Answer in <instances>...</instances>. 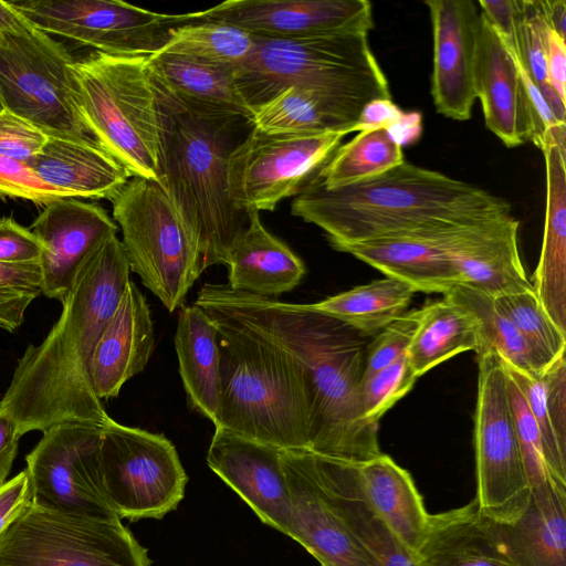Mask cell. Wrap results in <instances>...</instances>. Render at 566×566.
<instances>
[{
	"instance_id": "cell-1",
	"label": "cell",
	"mask_w": 566,
	"mask_h": 566,
	"mask_svg": "<svg viewBox=\"0 0 566 566\" xmlns=\"http://www.w3.org/2000/svg\"><path fill=\"white\" fill-rule=\"evenodd\" d=\"M217 310L289 354L301 367L310 410L308 450L361 464L381 454L378 423L361 410L368 336L310 304L205 284L195 303Z\"/></svg>"
},
{
	"instance_id": "cell-2",
	"label": "cell",
	"mask_w": 566,
	"mask_h": 566,
	"mask_svg": "<svg viewBox=\"0 0 566 566\" xmlns=\"http://www.w3.org/2000/svg\"><path fill=\"white\" fill-rule=\"evenodd\" d=\"M129 273L122 241L107 237L82 265L48 336L27 347L0 401L21 436L63 422L104 427L112 419L94 392L91 367Z\"/></svg>"
},
{
	"instance_id": "cell-3",
	"label": "cell",
	"mask_w": 566,
	"mask_h": 566,
	"mask_svg": "<svg viewBox=\"0 0 566 566\" xmlns=\"http://www.w3.org/2000/svg\"><path fill=\"white\" fill-rule=\"evenodd\" d=\"M293 216L321 228L329 244L390 233L472 224L511 212L484 189L410 163L348 186L327 189L318 176L292 202Z\"/></svg>"
},
{
	"instance_id": "cell-4",
	"label": "cell",
	"mask_w": 566,
	"mask_h": 566,
	"mask_svg": "<svg viewBox=\"0 0 566 566\" xmlns=\"http://www.w3.org/2000/svg\"><path fill=\"white\" fill-rule=\"evenodd\" d=\"M200 308L219 333L220 401L214 428L280 450L308 449L310 410L298 364L226 314Z\"/></svg>"
},
{
	"instance_id": "cell-5",
	"label": "cell",
	"mask_w": 566,
	"mask_h": 566,
	"mask_svg": "<svg viewBox=\"0 0 566 566\" xmlns=\"http://www.w3.org/2000/svg\"><path fill=\"white\" fill-rule=\"evenodd\" d=\"M77 102L97 143L132 177L163 185L168 101L147 57L93 51L75 60Z\"/></svg>"
},
{
	"instance_id": "cell-6",
	"label": "cell",
	"mask_w": 566,
	"mask_h": 566,
	"mask_svg": "<svg viewBox=\"0 0 566 566\" xmlns=\"http://www.w3.org/2000/svg\"><path fill=\"white\" fill-rule=\"evenodd\" d=\"M235 83L252 112L289 86L316 91L358 119L370 102L391 99L368 32L295 39L255 36L251 55L235 70Z\"/></svg>"
},
{
	"instance_id": "cell-7",
	"label": "cell",
	"mask_w": 566,
	"mask_h": 566,
	"mask_svg": "<svg viewBox=\"0 0 566 566\" xmlns=\"http://www.w3.org/2000/svg\"><path fill=\"white\" fill-rule=\"evenodd\" d=\"M237 120L188 113L168 101L163 186L198 238L203 270L227 264L230 247L248 224V214L234 208L228 193Z\"/></svg>"
},
{
	"instance_id": "cell-8",
	"label": "cell",
	"mask_w": 566,
	"mask_h": 566,
	"mask_svg": "<svg viewBox=\"0 0 566 566\" xmlns=\"http://www.w3.org/2000/svg\"><path fill=\"white\" fill-rule=\"evenodd\" d=\"M112 203L130 271L172 313L205 271L196 233L155 180L130 177Z\"/></svg>"
},
{
	"instance_id": "cell-9",
	"label": "cell",
	"mask_w": 566,
	"mask_h": 566,
	"mask_svg": "<svg viewBox=\"0 0 566 566\" xmlns=\"http://www.w3.org/2000/svg\"><path fill=\"white\" fill-rule=\"evenodd\" d=\"M74 62L62 43L32 24L6 34L0 40V98L6 109L46 135L101 146L77 102Z\"/></svg>"
},
{
	"instance_id": "cell-10",
	"label": "cell",
	"mask_w": 566,
	"mask_h": 566,
	"mask_svg": "<svg viewBox=\"0 0 566 566\" xmlns=\"http://www.w3.org/2000/svg\"><path fill=\"white\" fill-rule=\"evenodd\" d=\"M0 566H151L120 520L30 503L0 535Z\"/></svg>"
},
{
	"instance_id": "cell-11",
	"label": "cell",
	"mask_w": 566,
	"mask_h": 566,
	"mask_svg": "<svg viewBox=\"0 0 566 566\" xmlns=\"http://www.w3.org/2000/svg\"><path fill=\"white\" fill-rule=\"evenodd\" d=\"M478 357L473 446L479 513L497 524L514 523L526 510L531 485L525 472L506 376L494 352Z\"/></svg>"
},
{
	"instance_id": "cell-12",
	"label": "cell",
	"mask_w": 566,
	"mask_h": 566,
	"mask_svg": "<svg viewBox=\"0 0 566 566\" xmlns=\"http://www.w3.org/2000/svg\"><path fill=\"white\" fill-rule=\"evenodd\" d=\"M99 463L106 500L119 518H161L184 499L188 476L163 434L111 419L103 427Z\"/></svg>"
},
{
	"instance_id": "cell-13",
	"label": "cell",
	"mask_w": 566,
	"mask_h": 566,
	"mask_svg": "<svg viewBox=\"0 0 566 566\" xmlns=\"http://www.w3.org/2000/svg\"><path fill=\"white\" fill-rule=\"evenodd\" d=\"M345 135L269 134L251 128L228 156V193L234 208L272 211L298 196L328 163Z\"/></svg>"
},
{
	"instance_id": "cell-14",
	"label": "cell",
	"mask_w": 566,
	"mask_h": 566,
	"mask_svg": "<svg viewBox=\"0 0 566 566\" xmlns=\"http://www.w3.org/2000/svg\"><path fill=\"white\" fill-rule=\"evenodd\" d=\"M9 3L39 30L109 55L143 56L160 51L177 15L118 0H13Z\"/></svg>"
},
{
	"instance_id": "cell-15",
	"label": "cell",
	"mask_w": 566,
	"mask_h": 566,
	"mask_svg": "<svg viewBox=\"0 0 566 566\" xmlns=\"http://www.w3.org/2000/svg\"><path fill=\"white\" fill-rule=\"evenodd\" d=\"M103 427L63 422L43 431L25 457L32 503L64 513L120 520L102 484L99 446Z\"/></svg>"
},
{
	"instance_id": "cell-16",
	"label": "cell",
	"mask_w": 566,
	"mask_h": 566,
	"mask_svg": "<svg viewBox=\"0 0 566 566\" xmlns=\"http://www.w3.org/2000/svg\"><path fill=\"white\" fill-rule=\"evenodd\" d=\"M185 22H219L255 36L295 39L349 32L374 27L367 0H229L201 12L177 15Z\"/></svg>"
},
{
	"instance_id": "cell-17",
	"label": "cell",
	"mask_w": 566,
	"mask_h": 566,
	"mask_svg": "<svg viewBox=\"0 0 566 566\" xmlns=\"http://www.w3.org/2000/svg\"><path fill=\"white\" fill-rule=\"evenodd\" d=\"M433 38L431 96L437 112L471 118L476 99L475 63L481 11L472 0H429Z\"/></svg>"
},
{
	"instance_id": "cell-18",
	"label": "cell",
	"mask_w": 566,
	"mask_h": 566,
	"mask_svg": "<svg viewBox=\"0 0 566 566\" xmlns=\"http://www.w3.org/2000/svg\"><path fill=\"white\" fill-rule=\"evenodd\" d=\"M118 227L98 205L61 198L45 205L31 224L42 244V293L61 303L93 250Z\"/></svg>"
},
{
	"instance_id": "cell-19",
	"label": "cell",
	"mask_w": 566,
	"mask_h": 566,
	"mask_svg": "<svg viewBox=\"0 0 566 566\" xmlns=\"http://www.w3.org/2000/svg\"><path fill=\"white\" fill-rule=\"evenodd\" d=\"M207 463L264 524L287 535L291 500L280 449L216 427Z\"/></svg>"
},
{
	"instance_id": "cell-20",
	"label": "cell",
	"mask_w": 566,
	"mask_h": 566,
	"mask_svg": "<svg viewBox=\"0 0 566 566\" xmlns=\"http://www.w3.org/2000/svg\"><path fill=\"white\" fill-rule=\"evenodd\" d=\"M290 500L287 536L321 566H377L336 513L311 467L307 449L280 450Z\"/></svg>"
},
{
	"instance_id": "cell-21",
	"label": "cell",
	"mask_w": 566,
	"mask_h": 566,
	"mask_svg": "<svg viewBox=\"0 0 566 566\" xmlns=\"http://www.w3.org/2000/svg\"><path fill=\"white\" fill-rule=\"evenodd\" d=\"M518 227V220L505 212L448 230L443 243L460 285L492 297L533 289L520 255Z\"/></svg>"
},
{
	"instance_id": "cell-22",
	"label": "cell",
	"mask_w": 566,
	"mask_h": 566,
	"mask_svg": "<svg viewBox=\"0 0 566 566\" xmlns=\"http://www.w3.org/2000/svg\"><path fill=\"white\" fill-rule=\"evenodd\" d=\"M454 227L460 226L390 233L343 244L335 250L354 255L387 277L409 284L416 292L444 295L460 285L443 243L444 233Z\"/></svg>"
},
{
	"instance_id": "cell-23",
	"label": "cell",
	"mask_w": 566,
	"mask_h": 566,
	"mask_svg": "<svg viewBox=\"0 0 566 566\" xmlns=\"http://www.w3.org/2000/svg\"><path fill=\"white\" fill-rule=\"evenodd\" d=\"M475 92L485 126L507 147L530 140V102L516 61L481 13L475 63Z\"/></svg>"
},
{
	"instance_id": "cell-24",
	"label": "cell",
	"mask_w": 566,
	"mask_h": 566,
	"mask_svg": "<svg viewBox=\"0 0 566 566\" xmlns=\"http://www.w3.org/2000/svg\"><path fill=\"white\" fill-rule=\"evenodd\" d=\"M313 472L350 534L377 566H420L370 505L359 464L307 449Z\"/></svg>"
},
{
	"instance_id": "cell-25",
	"label": "cell",
	"mask_w": 566,
	"mask_h": 566,
	"mask_svg": "<svg viewBox=\"0 0 566 566\" xmlns=\"http://www.w3.org/2000/svg\"><path fill=\"white\" fill-rule=\"evenodd\" d=\"M154 347L149 306L130 281L94 350L91 375L97 398L117 397L123 385L144 370Z\"/></svg>"
},
{
	"instance_id": "cell-26",
	"label": "cell",
	"mask_w": 566,
	"mask_h": 566,
	"mask_svg": "<svg viewBox=\"0 0 566 566\" xmlns=\"http://www.w3.org/2000/svg\"><path fill=\"white\" fill-rule=\"evenodd\" d=\"M147 66L159 91L177 108L250 122L252 111L239 92L234 70L163 52L147 57Z\"/></svg>"
},
{
	"instance_id": "cell-27",
	"label": "cell",
	"mask_w": 566,
	"mask_h": 566,
	"mask_svg": "<svg viewBox=\"0 0 566 566\" xmlns=\"http://www.w3.org/2000/svg\"><path fill=\"white\" fill-rule=\"evenodd\" d=\"M28 165L48 185L74 198L113 200L132 177L101 146L52 135Z\"/></svg>"
},
{
	"instance_id": "cell-28",
	"label": "cell",
	"mask_w": 566,
	"mask_h": 566,
	"mask_svg": "<svg viewBox=\"0 0 566 566\" xmlns=\"http://www.w3.org/2000/svg\"><path fill=\"white\" fill-rule=\"evenodd\" d=\"M489 523L517 566H566V485H534L526 510L514 523Z\"/></svg>"
},
{
	"instance_id": "cell-29",
	"label": "cell",
	"mask_w": 566,
	"mask_h": 566,
	"mask_svg": "<svg viewBox=\"0 0 566 566\" xmlns=\"http://www.w3.org/2000/svg\"><path fill=\"white\" fill-rule=\"evenodd\" d=\"M226 265L231 290L266 298L292 291L306 272L303 261L264 228L259 211L248 212Z\"/></svg>"
},
{
	"instance_id": "cell-30",
	"label": "cell",
	"mask_w": 566,
	"mask_h": 566,
	"mask_svg": "<svg viewBox=\"0 0 566 566\" xmlns=\"http://www.w3.org/2000/svg\"><path fill=\"white\" fill-rule=\"evenodd\" d=\"M546 210L534 292L543 308L566 334V151L555 144L543 150Z\"/></svg>"
},
{
	"instance_id": "cell-31",
	"label": "cell",
	"mask_w": 566,
	"mask_h": 566,
	"mask_svg": "<svg viewBox=\"0 0 566 566\" xmlns=\"http://www.w3.org/2000/svg\"><path fill=\"white\" fill-rule=\"evenodd\" d=\"M420 566H517L504 552L474 500L430 514L428 532L418 552Z\"/></svg>"
},
{
	"instance_id": "cell-32",
	"label": "cell",
	"mask_w": 566,
	"mask_h": 566,
	"mask_svg": "<svg viewBox=\"0 0 566 566\" xmlns=\"http://www.w3.org/2000/svg\"><path fill=\"white\" fill-rule=\"evenodd\" d=\"M359 473L375 512L417 556L428 532L430 514L410 473L382 453L359 464Z\"/></svg>"
},
{
	"instance_id": "cell-33",
	"label": "cell",
	"mask_w": 566,
	"mask_h": 566,
	"mask_svg": "<svg viewBox=\"0 0 566 566\" xmlns=\"http://www.w3.org/2000/svg\"><path fill=\"white\" fill-rule=\"evenodd\" d=\"M175 348L189 403L213 423L220 401L219 333L199 306H182L177 319Z\"/></svg>"
},
{
	"instance_id": "cell-34",
	"label": "cell",
	"mask_w": 566,
	"mask_h": 566,
	"mask_svg": "<svg viewBox=\"0 0 566 566\" xmlns=\"http://www.w3.org/2000/svg\"><path fill=\"white\" fill-rule=\"evenodd\" d=\"M358 118L321 93L289 86L253 108L251 127L269 134L354 133Z\"/></svg>"
},
{
	"instance_id": "cell-35",
	"label": "cell",
	"mask_w": 566,
	"mask_h": 566,
	"mask_svg": "<svg viewBox=\"0 0 566 566\" xmlns=\"http://www.w3.org/2000/svg\"><path fill=\"white\" fill-rule=\"evenodd\" d=\"M422 307L420 325L407 350L417 378L460 353L479 352L480 327L469 308L447 295Z\"/></svg>"
},
{
	"instance_id": "cell-36",
	"label": "cell",
	"mask_w": 566,
	"mask_h": 566,
	"mask_svg": "<svg viewBox=\"0 0 566 566\" xmlns=\"http://www.w3.org/2000/svg\"><path fill=\"white\" fill-rule=\"evenodd\" d=\"M415 292L409 284L386 277L310 305L370 337L407 311Z\"/></svg>"
},
{
	"instance_id": "cell-37",
	"label": "cell",
	"mask_w": 566,
	"mask_h": 566,
	"mask_svg": "<svg viewBox=\"0 0 566 566\" xmlns=\"http://www.w3.org/2000/svg\"><path fill=\"white\" fill-rule=\"evenodd\" d=\"M444 295L464 305L475 316L481 346L476 356L494 352L506 364L532 376H539L549 364L526 343L521 333L494 305L493 297L465 285H457Z\"/></svg>"
},
{
	"instance_id": "cell-38",
	"label": "cell",
	"mask_w": 566,
	"mask_h": 566,
	"mask_svg": "<svg viewBox=\"0 0 566 566\" xmlns=\"http://www.w3.org/2000/svg\"><path fill=\"white\" fill-rule=\"evenodd\" d=\"M405 161L402 146L387 129H366L336 149L318 178L325 188L334 189L376 177Z\"/></svg>"
},
{
	"instance_id": "cell-39",
	"label": "cell",
	"mask_w": 566,
	"mask_h": 566,
	"mask_svg": "<svg viewBox=\"0 0 566 566\" xmlns=\"http://www.w3.org/2000/svg\"><path fill=\"white\" fill-rule=\"evenodd\" d=\"M255 36L238 27L219 22H185L172 27L158 52L192 57L238 70L251 55Z\"/></svg>"
},
{
	"instance_id": "cell-40",
	"label": "cell",
	"mask_w": 566,
	"mask_h": 566,
	"mask_svg": "<svg viewBox=\"0 0 566 566\" xmlns=\"http://www.w3.org/2000/svg\"><path fill=\"white\" fill-rule=\"evenodd\" d=\"M495 307L505 315L530 347L547 364L565 353L566 334L547 315L534 289L493 297Z\"/></svg>"
},
{
	"instance_id": "cell-41",
	"label": "cell",
	"mask_w": 566,
	"mask_h": 566,
	"mask_svg": "<svg viewBox=\"0 0 566 566\" xmlns=\"http://www.w3.org/2000/svg\"><path fill=\"white\" fill-rule=\"evenodd\" d=\"M42 293L40 262H0V328L15 331L30 303Z\"/></svg>"
},
{
	"instance_id": "cell-42",
	"label": "cell",
	"mask_w": 566,
	"mask_h": 566,
	"mask_svg": "<svg viewBox=\"0 0 566 566\" xmlns=\"http://www.w3.org/2000/svg\"><path fill=\"white\" fill-rule=\"evenodd\" d=\"M502 360V359H501ZM505 374L514 381L539 430L546 462L553 480L566 485V449L556 439L545 405L544 386L541 375L532 376L504 363Z\"/></svg>"
},
{
	"instance_id": "cell-43",
	"label": "cell",
	"mask_w": 566,
	"mask_h": 566,
	"mask_svg": "<svg viewBox=\"0 0 566 566\" xmlns=\"http://www.w3.org/2000/svg\"><path fill=\"white\" fill-rule=\"evenodd\" d=\"M417 379L408 364L407 354L363 379L359 399L364 417L378 423L382 415L410 391Z\"/></svg>"
},
{
	"instance_id": "cell-44",
	"label": "cell",
	"mask_w": 566,
	"mask_h": 566,
	"mask_svg": "<svg viewBox=\"0 0 566 566\" xmlns=\"http://www.w3.org/2000/svg\"><path fill=\"white\" fill-rule=\"evenodd\" d=\"M505 376L507 395L530 485L532 488L546 481H554L548 470L543 441L537 424L521 391L506 374Z\"/></svg>"
},
{
	"instance_id": "cell-45",
	"label": "cell",
	"mask_w": 566,
	"mask_h": 566,
	"mask_svg": "<svg viewBox=\"0 0 566 566\" xmlns=\"http://www.w3.org/2000/svg\"><path fill=\"white\" fill-rule=\"evenodd\" d=\"M422 315L423 307L406 311L375 335L367 345L363 379L407 354Z\"/></svg>"
},
{
	"instance_id": "cell-46",
	"label": "cell",
	"mask_w": 566,
	"mask_h": 566,
	"mask_svg": "<svg viewBox=\"0 0 566 566\" xmlns=\"http://www.w3.org/2000/svg\"><path fill=\"white\" fill-rule=\"evenodd\" d=\"M0 198H20L48 205L61 198H74L43 181L28 163L0 156Z\"/></svg>"
},
{
	"instance_id": "cell-47",
	"label": "cell",
	"mask_w": 566,
	"mask_h": 566,
	"mask_svg": "<svg viewBox=\"0 0 566 566\" xmlns=\"http://www.w3.org/2000/svg\"><path fill=\"white\" fill-rule=\"evenodd\" d=\"M48 140V135L27 119L3 108L0 112V156L28 163Z\"/></svg>"
},
{
	"instance_id": "cell-48",
	"label": "cell",
	"mask_w": 566,
	"mask_h": 566,
	"mask_svg": "<svg viewBox=\"0 0 566 566\" xmlns=\"http://www.w3.org/2000/svg\"><path fill=\"white\" fill-rule=\"evenodd\" d=\"M548 418L559 444L566 449V359L555 358L541 374Z\"/></svg>"
},
{
	"instance_id": "cell-49",
	"label": "cell",
	"mask_w": 566,
	"mask_h": 566,
	"mask_svg": "<svg viewBox=\"0 0 566 566\" xmlns=\"http://www.w3.org/2000/svg\"><path fill=\"white\" fill-rule=\"evenodd\" d=\"M42 244L36 235L12 218L0 219V262H40Z\"/></svg>"
},
{
	"instance_id": "cell-50",
	"label": "cell",
	"mask_w": 566,
	"mask_h": 566,
	"mask_svg": "<svg viewBox=\"0 0 566 566\" xmlns=\"http://www.w3.org/2000/svg\"><path fill=\"white\" fill-rule=\"evenodd\" d=\"M476 3L512 54L520 57L522 0H479Z\"/></svg>"
},
{
	"instance_id": "cell-51",
	"label": "cell",
	"mask_w": 566,
	"mask_h": 566,
	"mask_svg": "<svg viewBox=\"0 0 566 566\" xmlns=\"http://www.w3.org/2000/svg\"><path fill=\"white\" fill-rule=\"evenodd\" d=\"M31 501V488L25 469L0 485V535Z\"/></svg>"
},
{
	"instance_id": "cell-52",
	"label": "cell",
	"mask_w": 566,
	"mask_h": 566,
	"mask_svg": "<svg viewBox=\"0 0 566 566\" xmlns=\"http://www.w3.org/2000/svg\"><path fill=\"white\" fill-rule=\"evenodd\" d=\"M402 112L391 99H377L370 102L363 111L354 132L384 128L390 132L405 117Z\"/></svg>"
},
{
	"instance_id": "cell-53",
	"label": "cell",
	"mask_w": 566,
	"mask_h": 566,
	"mask_svg": "<svg viewBox=\"0 0 566 566\" xmlns=\"http://www.w3.org/2000/svg\"><path fill=\"white\" fill-rule=\"evenodd\" d=\"M546 71L551 85L566 102V43L551 28L547 33Z\"/></svg>"
},
{
	"instance_id": "cell-54",
	"label": "cell",
	"mask_w": 566,
	"mask_h": 566,
	"mask_svg": "<svg viewBox=\"0 0 566 566\" xmlns=\"http://www.w3.org/2000/svg\"><path fill=\"white\" fill-rule=\"evenodd\" d=\"M21 437L15 423L0 412V485L7 481Z\"/></svg>"
},
{
	"instance_id": "cell-55",
	"label": "cell",
	"mask_w": 566,
	"mask_h": 566,
	"mask_svg": "<svg viewBox=\"0 0 566 566\" xmlns=\"http://www.w3.org/2000/svg\"><path fill=\"white\" fill-rule=\"evenodd\" d=\"M31 23L9 1L0 0V40L9 33L21 32Z\"/></svg>"
},
{
	"instance_id": "cell-56",
	"label": "cell",
	"mask_w": 566,
	"mask_h": 566,
	"mask_svg": "<svg viewBox=\"0 0 566 566\" xmlns=\"http://www.w3.org/2000/svg\"><path fill=\"white\" fill-rule=\"evenodd\" d=\"M547 22L559 36L566 35V1L565 0H545L543 1Z\"/></svg>"
},
{
	"instance_id": "cell-57",
	"label": "cell",
	"mask_w": 566,
	"mask_h": 566,
	"mask_svg": "<svg viewBox=\"0 0 566 566\" xmlns=\"http://www.w3.org/2000/svg\"><path fill=\"white\" fill-rule=\"evenodd\" d=\"M3 108H4V107H3L2 101H1V98H0V112H1Z\"/></svg>"
}]
</instances>
